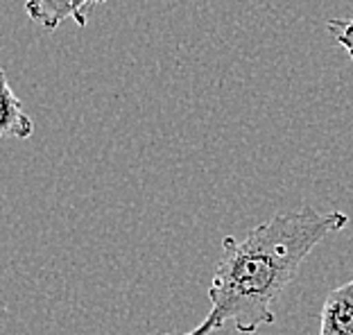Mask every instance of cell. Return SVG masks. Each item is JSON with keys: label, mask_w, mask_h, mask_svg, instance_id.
Instances as JSON below:
<instances>
[{"label": "cell", "mask_w": 353, "mask_h": 335, "mask_svg": "<svg viewBox=\"0 0 353 335\" xmlns=\"http://www.w3.org/2000/svg\"><path fill=\"white\" fill-rule=\"evenodd\" d=\"M347 225V213L303 206L276 213L240 241L227 236L208 288L211 310L202 324L181 335H211L227 324H234L240 335H254L261 326L274 324V301L292 283L301 263Z\"/></svg>", "instance_id": "obj_1"}, {"label": "cell", "mask_w": 353, "mask_h": 335, "mask_svg": "<svg viewBox=\"0 0 353 335\" xmlns=\"http://www.w3.org/2000/svg\"><path fill=\"white\" fill-rule=\"evenodd\" d=\"M107 0H28V16L46 30H57L63 21H75L79 28L88 23V12Z\"/></svg>", "instance_id": "obj_2"}, {"label": "cell", "mask_w": 353, "mask_h": 335, "mask_svg": "<svg viewBox=\"0 0 353 335\" xmlns=\"http://www.w3.org/2000/svg\"><path fill=\"white\" fill-rule=\"evenodd\" d=\"M319 335H353V278L326 294Z\"/></svg>", "instance_id": "obj_3"}, {"label": "cell", "mask_w": 353, "mask_h": 335, "mask_svg": "<svg viewBox=\"0 0 353 335\" xmlns=\"http://www.w3.org/2000/svg\"><path fill=\"white\" fill-rule=\"evenodd\" d=\"M34 134V121L23 111L5 70L0 68V139H30Z\"/></svg>", "instance_id": "obj_4"}, {"label": "cell", "mask_w": 353, "mask_h": 335, "mask_svg": "<svg viewBox=\"0 0 353 335\" xmlns=\"http://www.w3.org/2000/svg\"><path fill=\"white\" fill-rule=\"evenodd\" d=\"M326 26H328V32H331V37L335 39V43L353 59V16L351 19L328 21Z\"/></svg>", "instance_id": "obj_5"}]
</instances>
